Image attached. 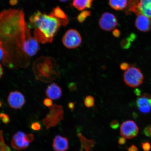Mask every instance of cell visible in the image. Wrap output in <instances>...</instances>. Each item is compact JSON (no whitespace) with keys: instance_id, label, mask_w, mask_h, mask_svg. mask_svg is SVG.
<instances>
[{"instance_id":"14","label":"cell","mask_w":151,"mask_h":151,"mask_svg":"<svg viewBox=\"0 0 151 151\" xmlns=\"http://www.w3.org/2000/svg\"><path fill=\"white\" fill-rule=\"evenodd\" d=\"M135 26L139 31L147 32L151 30V19L142 14L137 15Z\"/></svg>"},{"instance_id":"17","label":"cell","mask_w":151,"mask_h":151,"mask_svg":"<svg viewBox=\"0 0 151 151\" xmlns=\"http://www.w3.org/2000/svg\"><path fill=\"white\" fill-rule=\"evenodd\" d=\"M51 13L61 21L62 26H65L68 24L67 15L59 7L57 6L53 9Z\"/></svg>"},{"instance_id":"6","label":"cell","mask_w":151,"mask_h":151,"mask_svg":"<svg viewBox=\"0 0 151 151\" xmlns=\"http://www.w3.org/2000/svg\"><path fill=\"white\" fill-rule=\"evenodd\" d=\"M128 9L137 15L142 14L151 19V0H129Z\"/></svg>"},{"instance_id":"2","label":"cell","mask_w":151,"mask_h":151,"mask_svg":"<svg viewBox=\"0 0 151 151\" xmlns=\"http://www.w3.org/2000/svg\"><path fill=\"white\" fill-rule=\"evenodd\" d=\"M29 28H35L34 37L38 42L45 44L52 42L61 22L51 12L47 14L37 11L29 18Z\"/></svg>"},{"instance_id":"38","label":"cell","mask_w":151,"mask_h":151,"mask_svg":"<svg viewBox=\"0 0 151 151\" xmlns=\"http://www.w3.org/2000/svg\"><path fill=\"white\" fill-rule=\"evenodd\" d=\"M4 73V70L2 66L0 64V79L2 77Z\"/></svg>"},{"instance_id":"1","label":"cell","mask_w":151,"mask_h":151,"mask_svg":"<svg viewBox=\"0 0 151 151\" xmlns=\"http://www.w3.org/2000/svg\"><path fill=\"white\" fill-rule=\"evenodd\" d=\"M22 9H9L0 13V48L4 52L2 62L11 69L26 68L30 58L24 52L23 47L31 35Z\"/></svg>"},{"instance_id":"34","label":"cell","mask_w":151,"mask_h":151,"mask_svg":"<svg viewBox=\"0 0 151 151\" xmlns=\"http://www.w3.org/2000/svg\"><path fill=\"white\" fill-rule=\"evenodd\" d=\"M125 138L123 137L119 138L118 140V143L119 145H124L126 143V139Z\"/></svg>"},{"instance_id":"10","label":"cell","mask_w":151,"mask_h":151,"mask_svg":"<svg viewBox=\"0 0 151 151\" xmlns=\"http://www.w3.org/2000/svg\"><path fill=\"white\" fill-rule=\"evenodd\" d=\"M9 106L15 109H21L26 103V99L23 94L18 91L10 92L7 97Z\"/></svg>"},{"instance_id":"24","label":"cell","mask_w":151,"mask_h":151,"mask_svg":"<svg viewBox=\"0 0 151 151\" xmlns=\"http://www.w3.org/2000/svg\"><path fill=\"white\" fill-rule=\"evenodd\" d=\"M0 119L2 120L4 123L6 124L9 123L10 122L9 116L4 113H0Z\"/></svg>"},{"instance_id":"28","label":"cell","mask_w":151,"mask_h":151,"mask_svg":"<svg viewBox=\"0 0 151 151\" xmlns=\"http://www.w3.org/2000/svg\"><path fill=\"white\" fill-rule=\"evenodd\" d=\"M120 68L123 71H126L131 67V65L126 62H122L120 65Z\"/></svg>"},{"instance_id":"22","label":"cell","mask_w":151,"mask_h":151,"mask_svg":"<svg viewBox=\"0 0 151 151\" xmlns=\"http://www.w3.org/2000/svg\"><path fill=\"white\" fill-rule=\"evenodd\" d=\"M84 103L86 106L88 108L93 107L94 104V98L91 96H87L84 99Z\"/></svg>"},{"instance_id":"15","label":"cell","mask_w":151,"mask_h":151,"mask_svg":"<svg viewBox=\"0 0 151 151\" xmlns=\"http://www.w3.org/2000/svg\"><path fill=\"white\" fill-rule=\"evenodd\" d=\"M45 92L47 97L52 100L59 99L62 96L61 88L55 83L49 85Z\"/></svg>"},{"instance_id":"7","label":"cell","mask_w":151,"mask_h":151,"mask_svg":"<svg viewBox=\"0 0 151 151\" xmlns=\"http://www.w3.org/2000/svg\"><path fill=\"white\" fill-rule=\"evenodd\" d=\"M64 46L69 49L77 48L82 43V39L80 33L75 29H69L66 32L62 38Z\"/></svg>"},{"instance_id":"26","label":"cell","mask_w":151,"mask_h":151,"mask_svg":"<svg viewBox=\"0 0 151 151\" xmlns=\"http://www.w3.org/2000/svg\"><path fill=\"white\" fill-rule=\"evenodd\" d=\"M31 127L32 129L35 131H37L40 130L41 128V124L39 122H35L32 124Z\"/></svg>"},{"instance_id":"21","label":"cell","mask_w":151,"mask_h":151,"mask_svg":"<svg viewBox=\"0 0 151 151\" xmlns=\"http://www.w3.org/2000/svg\"><path fill=\"white\" fill-rule=\"evenodd\" d=\"M91 12L89 11H83L77 17V20L80 23H83L88 17L91 16Z\"/></svg>"},{"instance_id":"41","label":"cell","mask_w":151,"mask_h":151,"mask_svg":"<svg viewBox=\"0 0 151 151\" xmlns=\"http://www.w3.org/2000/svg\"><path fill=\"white\" fill-rule=\"evenodd\" d=\"M60 1L62 2H65L68 1V0H59Z\"/></svg>"},{"instance_id":"39","label":"cell","mask_w":151,"mask_h":151,"mask_svg":"<svg viewBox=\"0 0 151 151\" xmlns=\"http://www.w3.org/2000/svg\"><path fill=\"white\" fill-rule=\"evenodd\" d=\"M17 3V0H11L10 3L11 5H15Z\"/></svg>"},{"instance_id":"29","label":"cell","mask_w":151,"mask_h":151,"mask_svg":"<svg viewBox=\"0 0 151 151\" xmlns=\"http://www.w3.org/2000/svg\"><path fill=\"white\" fill-rule=\"evenodd\" d=\"M43 103L45 106L48 107L49 108L52 106L53 105L52 100L48 98L45 99L43 101Z\"/></svg>"},{"instance_id":"31","label":"cell","mask_w":151,"mask_h":151,"mask_svg":"<svg viewBox=\"0 0 151 151\" xmlns=\"http://www.w3.org/2000/svg\"><path fill=\"white\" fill-rule=\"evenodd\" d=\"M68 87L71 91H74L77 89L76 84L74 82L70 83L68 86Z\"/></svg>"},{"instance_id":"25","label":"cell","mask_w":151,"mask_h":151,"mask_svg":"<svg viewBox=\"0 0 151 151\" xmlns=\"http://www.w3.org/2000/svg\"><path fill=\"white\" fill-rule=\"evenodd\" d=\"M142 147L144 151H150L151 149V145L148 141L142 143Z\"/></svg>"},{"instance_id":"4","label":"cell","mask_w":151,"mask_h":151,"mask_svg":"<svg viewBox=\"0 0 151 151\" xmlns=\"http://www.w3.org/2000/svg\"><path fill=\"white\" fill-rule=\"evenodd\" d=\"M49 108L50 112L42 121L47 129L56 126L63 119L64 111L62 106L54 104Z\"/></svg>"},{"instance_id":"33","label":"cell","mask_w":151,"mask_h":151,"mask_svg":"<svg viewBox=\"0 0 151 151\" xmlns=\"http://www.w3.org/2000/svg\"><path fill=\"white\" fill-rule=\"evenodd\" d=\"M113 35L115 37H119L121 35L120 32L118 29H115L113 30L112 32Z\"/></svg>"},{"instance_id":"19","label":"cell","mask_w":151,"mask_h":151,"mask_svg":"<svg viewBox=\"0 0 151 151\" xmlns=\"http://www.w3.org/2000/svg\"><path fill=\"white\" fill-rule=\"evenodd\" d=\"M109 4L114 10L121 11L127 6V0H109Z\"/></svg>"},{"instance_id":"13","label":"cell","mask_w":151,"mask_h":151,"mask_svg":"<svg viewBox=\"0 0 151 151\" xmlns=\"http://www.w3.org/2000/svg\"><path fill=\"white\" fill-rule=\"evenodd\" d=\"M136 104L138 109L141 113L147 114L151 111V96L145 93L137 98Z\"/></svg>"},{"instance_id":"35","label":"cell","mask_w":151,"mask_h":151,"mask_svg":"<svg viewBox=\"0 0 151 151\" xmlns=\"http://www.w3.org/2000/svg\"><path fill=\"white\" fill-rule=\"evenodd\" d=\"M128 151H138L137 147L135 145H133L127 148Z\"/></svg>"},{"instance_id":"8","label":"cell","mask_w":151,"mask_h":151,"mask_svg":"<svg viewBox=\"0 0 151 151\" xmlns=\"http://www.w3.org/2000/svg\"><path fill=\"white\" fill-rule=\"evenodd\" d=\"M139 133L138 126L133 121L126 120L121 124L120 134L126 139H133L137 136Z\"/></svg>"},{"instance_id":"18","label":"cell","mask_w":151,"mask_h":151,"mask_svg":"<svg viewBox=\"0 0 151 151\" xmlns=\"http://www.w3.org/2000/svg\"><path fill=\"white\" fill-rule=\"evenodd\" d=\"M93 0H73V5L78 10L82 11L91 7Z\"/></svg>"},{"instance_id":"9","label":"cell","mask_w":151,"mask_h":151,"mask_svg":"<svg viewBox=\"0 0 151 151\" xmlns=\"http://www.w3.org/2000/svg\"><path fill=\"white\" fill-rule=\"evenodd\" d=\"M117 24V20L116 16L108 12L104 13L101 15L99 21L100 27L106 31H111L114 30Z\"/></svg>"},{"instance_id":"42","label":"cell","mask_w":151,"mask_h":151,"mask_svg":"<svg viewBox=\"0 0 151 151\" xmlns=\"http://www.w3.org/2000/svg\"><path fill=\"white\" fill-rule=\"evenodd\" d=\"M150 136L151 137V133H150Z\"/></svg>"},{"instance_id":"12","label":"cell","mask_w":151,"mask_h":151,"mask_svg":"<svg viewBox=\"0 0 151 151\" xmlns=\"http://www.w3.org/2000/svg\"><path fill=\"white\" fill-rule=\"evenodd\" d=\"M40 48L38 42L31 35L28 36L24 43L23 47L24 52L29 57L36 55Z\"/></svg>"},{"instance_id":"23","label":"cell","mask_w":151,"mask_h":151,"mask_svg":"<svg viewBox=\"0 0 151 151\" xmlns=\"http://www.w3.org/2000/svg\"><path fill=\"white\" fill-rule=\"evenodd\" d=\"M131 41L128 38L123 39L121 41L120 46L123 49L127 50L129 49L131 46Z\"/></svg>"},{"instance_id":"5","label":"cell","mask_w":151,"mask_h":151,"mask_svg":"<svg viewBox=\"0 0 151 151\" xmlns=\"http://www.w3.org/2000/svg\"><path fill=\"white\" fill-rule=\"evenodd\" d=\"M124 80L125 84L132 88H136L142 83L144 76L138 68L131 67L124 72Z\"/></svg>"},{"instance_id":"11","label":"cell","mask_w":151,"mask_h":151,"mask_svg":"<svg viewBox=\"0 0 151 151\" xmlns=\"http://www.w3.org/2000/svg\"><path fill=\"white\" fill-rule=\"evenodd\" d=\"M26 134L24 132H17L12 137L11 146L15 150H20L27 148L29 143L26 140Z\"/></svg>"},{"instance_id":"40","label":"cell","mask_w":151,"mask_h":151,"mask_svg":"<svg viewBox=\"0 0 151 151\" xmlns=\"http://www.w3.org/2000/svg\"><path fill=\"white\" fill-rule=\"evenodd\" d=\"M3 106V103L0 101V107H1Z\"/></svg>"},{"instance_id":"16","label":"cell","mask_w":151,"mask_h":151,"mask_svg":"<svg viewBox=\"0 0 151 151\" xmlns=\"http://www.w3.org/2000/svg\"><path fill=\"white\" fill-rule=\"evenodd\" d=\"M69 142L67 138L57 135L55 137L52 143L54 151H66L69 148Z\"/></svg>"},{"instance_id":"3","label":"cell","mask_w":151,"mask_h":151,"mask_svg":"<svg viewBox=\"0 0 151 151\" xmlns=\"http://www.w3.org/2000/svg\"><path fill=\"white\" fill-rule=\"evenodd\" d=\"M33 70L36 80L44 82H51L60 75L56 60L50 57L37 58L33 63Z\"/></svg>"},{"instance_id":"20","label":"cell","mask_w":151,"mask_h":151,"mask_svg":"<svg viewBox=\"0 0 151 151\" xmlns=\"http://www.w3.org/2000/svg\"><path fill=\"white\" fill-rule=\"evenodd\" d=\"M0 151H11L10 147L5 142L2 130L0 131Z\"/></svg>"},{"instance_id":"37","label":"cell","mask_w":151,"mask_h":151,"mask_svg":"<svg viewBox=\"0 0 151 151\" xmlns=\"http://www.w3.org/2000/svg\"><path fill=\"white\" fill-rule=\"evenodd\" d=\"M4 56V52L2 49L0 48V61H2Z\"/></svg>"},{"instance_id":"27","label":"cell","mask_w":151,"mask_h":151,"mask_svg":"<svg viewBox=\"0 0 151 151\" xmlns=\"http://www.w3.org/2000/svg\"><path fill=\"white\" fill-rule=\"evenodd\" d=\"M110 127L113 129H118L119 126V123L116 120H113L111 122L110 124Z\"/></svg>"},{"instance_id":"32","label":"cell","mask_w":151,"mask_h":151,"mask_svg":"<svg viewBox=\"0 0 151 151\" xmlns=\"http://www.w3.org/2000/svg\"><path fill=\"white\" fill-rule=\"evenodd\" d=\"M34 138H35V137L32 134L29 133L26 135V140L29 143L32 142L34 140Z\"/></svg>"},{"instance_id":"30","label":"cell","mask_w":151,"mask_h":151,"mask_svg":"<svg viewBox=\"0 0 151 151\" xmlns=\"http://www.w3.org/2000/svg\"><path fill=\"white\" fill-rule=\"evenodd\" d=\"M151 131V125H148L143 130V133L146 136L150 137V136Z\"/></svg>"},{"instance_id":"36","label":"cell","mask_w":151,"mask_h":151,"mask_svg":"<svg viewBox=\"0 0 151 151\" xmlns=\"http://www.w3.org/2000/svg\"><path fill=\"white\" fill-rule=\"evenodd\" d=\"M68 107L70 110L73 111L74 109L75 103L73 102H70L68 104Z\"/></svg>"}]
</instances>
